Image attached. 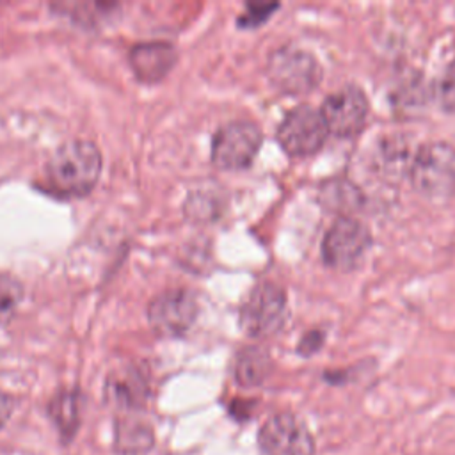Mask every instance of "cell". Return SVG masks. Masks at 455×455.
Listing matches in <instances>:
<instances>
[{"mask_svg": "<svg viewBox=\"0 0 455 455\" xmlns=\"http://www.w3.org/2000/svg\"><path fill=\"white\" fill-rule=\"evenodd\" d=\"M101 155L89 140L64 142L46 164L50 187L62 196H84L98 181Z\"/></svg>", "mask_w": 455, "mask_h": 455, "instance_id": "6da1fadb", "label": "cell"}, {"mask_svg": "<svg viewBox=\"0 0 455 455\" xmlns=\"http://www.w3.org/2000/svg\"><path fill=\"white\" fill-rule=\"evenodd\" d=\"M407 178L414 192L430 201L455 196V146L446 140H428L414 149Z\"/></svg>", "mask_w": 455, "mask_h": 455, "instance_id": "7a4b0ae2", "label": "cell"}, {"mask_svg": "<svg viewBox=\"0 0 455 455\" xmlns=\"http://www.w3.org/2000/svg\"><path fill=\"white\" fill-rule=\"evenodd\" d=\"M265 71L274 87L295 96L313 91L323 76L322 64L315 53L293 43L274 48L267 59Z\"/></svg>", "mask_w": 455, "mask_h": 455, "instance_id": "3957f363", "label": "cell"}, {"mask_svg": "<svg viewBox=\"0 0 455 455\" xmlns=\"http://www.w3.org/2000/svg\"><path fill=\"white\" fill-rule=\"evenodd\" d=\"M288 311V297L281 284L272 281L256 283L238 307L240 329L256 339L275 334Z\"/></svg>", "mask_w": 455, "mask_h": 455, "instance_id": "277c9868", "label": "cell"}, {"mask_svg": "<svg viewBox=\"0 0 455 455\" xmlns=\"http://www.w3.org/2000/svg\"><path fill=\"white\" fill-rule=\"evenodd\" d=\"M263 142V133L252 119H231L217 128L212 137V162L222 171L251 167Z\"/></svg>", "mask_w": 455, "mask_h": 455, "instance_id": "5b68a950", "label": "cell"}, {"mask_svg": "<svg viewBox=\"0 0 455 455\" xmlns=\"http://www.w3.org/2000/svg\"><path fill=\"white\" fill-rule=\"evenodd\" d=\"M370 245V228L355 215H339L323 235L322 259L332 270L350 272L359 267Z\"/></svg>", "mask_w": 455, "mask_h": 455, "instance_id": "8992f818", "label": "cell"}, {"mask_svg": "<svg viewBox=\"0 0 455 455\" xmlns=\"http://www.w3.org/2000/svg\"><path fill=\"white\" fill-rule=\"evenodd\" d=\"M279 146L290 156H311L325 144L329 132L320 110L309 103L291 107L275 130Z\"/></svg>", "mask_w": 455, "mask_h": 455, "instance_id": "52a82bcc", "label": "cell"}, {"mask_svg": "<svg viewBox=\"0 0 455 455\" xmlns=\"http://www.w3.org/2000/svg\"><path fill=\"white\" fill-rule=\"evenodd\" d=\"M318 110L323 117L329 135L354 137L366 124L370 101L359 85L345 84L339 89L329 92Z\"/></svg>", "mask_w": 455, "mask_h": 455, "instance_id": "ba28073f", "label": "cell"}, {"mask_svg": "<svg viewBox=\"0 0 455 455\" xmlns=\"http://www.w3.org/2000/svg\"><path fill=\"white\" fill-rule=\"evenodd\" d=\"M263 455H313L315 441L306 423L291 412L270 416L258 434Z\"/></svg>", "mask_w": 455, "mask_h": 455, "instance_id": "9c48e42d", "label": "cell"}, {"mask_svg": "<svg viewBox=\"0 0 455 455\" xmlns=\"http://www.w3.org/2000/svg\"><path fill=\"white\" fill-rule=\"evenodd\" d=\"M199 313L197 299L185 288H172L158 293L148 307L151 327L162 336L185 334Z\"/></svg>", "mask_w": 455, "mask_h": 455, "instance_id": "30bf717a", "label": "cell"}, {"mask_svg": "<svg viewBox=\"0 0 455 455\" xmlns=\"http://www.w3.org/2000/svg\"><path fill=\"white\" fill-rule=\"evenodd\" d=\"M178 52L171 43H142L132 48L130 64L142 82L162 80L176 64Z\"/></svg>", "mask_w": 455, "mask_h": 455, "instance_id": "8fae6325", "label": "cell"}, {"mask_svg": "<svg viewBox=\"0 0 455 455\" xmlns=\"http://www.w3.org/2000/svg\"><path fill=\"white\" fill-rule=\"evenodd\" d=\"M363 192L361 188L345 178H331L320 185L318 190V201L329 208L334 210L339 215H354L355 210L363 204Z\"/></svg>", "mask_w": 455, "mask_h": 455, "instance_id": "7c38bea8", "label": "cell"}, {"mask_svg": "<svg viewBox=\"0 0 455 455\" xmlns=\"http://www.w3.org/2000/svg\"><path fill=\"white\" fill-rule=\"evenodd\" d=\"M272 371V357L261 345H247L235 359V379L245 387L259 386Z\"/></svg>", "mask_w": 455, "mask_h": 455, "instance_id": "4fadbf2b", "label": "cell"}, {"mask_svg": "<svg viewBox=\"0 0 455 455\" xmlns=\"http://www.w3.org/2000/svg\"><path fill=\"white\" fill-rule=\"evenodd\" d=\"M405 142L407 140L403 137H396V135H389L386 137V140L380 142L377 165L380 172H384L387 178L407 176L414 151Z\"/></svg>", "mask_w": 455, "mask_h": 455, "instance_id": "5bb4252c", "label": "cell"}, {"mask_svg": "<svg viewBox=\"0 0 455 455\" xmlns=\"http://www.w3.org/2000/svg\"><path fill=\"white\" fill-rule=\"evenodd\" d=\"M430 98V89L421 75L405 78L393 94V107L400 112H419Z\"/></svg>", "mask_w": 455, "mask_h": 455, "instance_id": "9a60e30c", "label": "cell"}, {"mask_svg": "<svg viewBox=\"0 0 455 455\" xmlns=\"http://www.w3.org/2000/svg\"><path fill=\"white\" fill-rule=\"evenodd\" d=\"M50 416L53 423L57 425L59 432L69 439L73 437L76 427H78V418H80V400L76 393H60L59 396L53 398L50 403Z\"/></svg>", "mask_w": 455, "mask_h": 455, "instance_id": "2e32d148", "label": "cell"}, {"mask_svg": "<svg viewBox=\"0 0 455 455\" xmlns=\"http://www.w3.org/2000/svg\"><path fill=\"white\" fill-rule=\"evenodd\" d=\"M222 203L224 197L219 190H196L187 197L185 213L196 222H210L222 213Z\"/></svg>", "mask_w": 455, "mask_h": 455, "instance_id": "e0dca14e", "label": "cell"}, {"mask_svg": "<svg viewBox=\"0 0 455 455\" xmlns=\"http://www.w3.org/2000/svg\"><path fill=\"white\" fill-rule=\"evenodd\" d=\"M23 299L21 283L11 274L0 272V322L12 316Z\"/></svg>", "mask_w": 455, "mask_h": 455, "instance_id": "ac0fdd59", "label": "cell"}, {"mask_svg": "<svg viewBox=\"0 0 455 455\" xmlns=\"http://www.w3.org/2000/svg\"><path fill=\"white\" fill-rule=\"evenodd\" d=\"M434 96L437 98L443 110L455 114V57L448 62L443 75L434 87Z\"/></svg>", "mask_w": 455, "mask_h": 455, "instance_id": "d6986e66", "label": "cell"}, {"mask_svg": "<svg viewBox=\"0 0 455 455\" xmlns=\"http://www.w3.org/2000/svg\"><path fill=\"white\" fill-rule=\"evenodd\" d=\"M279 5L275 2L270 4H247L245 11L242 12V16L238 18V23L243 27H256L259 23H263L272 11H275Z\"/></svg>", "mask_w": 455, "mask_h": 455, "instance_id": "ffe728a7", "label": "cell"}, {"mask_svg": "<svg viewBox=\"0 0 455 455\" xmlns=\"http://www.w3.org/2000/svg\"><path fill=\"white\" fill-rule=\"evenodd\" d=\"M323 343V332L315 329V331H307L302 338H300V343H299V350L306 355L316 352Z\"/></svg>", "mask_w": 455, "mask_h": 455, "instance_id": "44dd1931", "label": "cell"}, {"mask_svg": "<svg viewBox=\"0 0 455 455\" xmlns=\"http://www.w3.org/2000/svg\"><path fill=\"white\" fill-rule=\"evenodd\" d=\"M12 407H14V402L9 395L2 393L0 391V428L4 427V423L9 419L11 412H12Z\"/></svg>", "mask_w": 455, "mask_h": 455, "instance_id": "7402d4cb", "label": "cell"}]
</instances>
